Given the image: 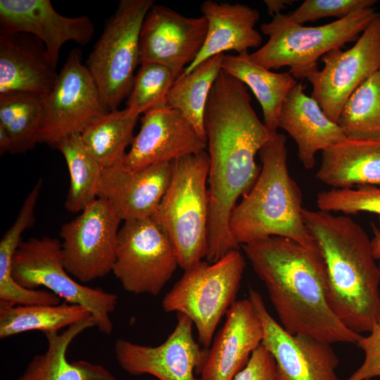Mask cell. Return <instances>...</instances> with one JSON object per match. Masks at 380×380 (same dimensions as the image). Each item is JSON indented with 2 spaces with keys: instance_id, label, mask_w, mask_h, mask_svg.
<instances>
[{
  "instance_id": "6da1fadb",
  "label": "cell",
  "mask_w": 380,
  "mask_h": 380,
  "mask_svg": "<svg viewBox=\"0 0 380 380\" xmlns=\"http://www.w3.org/2000/svg\"><path fill=\"white\" fill-rule=\"evenodd\" d=\"M204 126L210 160L205 259L214 262L239 248L229 231L230 217L255 183L261 169L255 156L272 135L253 108L247 87L223 70L209 94Z\"/></svg>"
},
{
  "instance_id": "7a4b0ae2",
  "label": "cell",
  "mask_w": 380,
  "mask_h": 380,
  "mask_svg": "<svg viewBox=\"0 0 380 380\" xmlns=\"http://www.w3.org/2000/svg\"><path fill=\"white\" fill-rule=\"evenodd\" d=\"M241 248L288 332L331 345L357 344L362 335L347 328L330 307L327 269L319 251L281 236Z\"/></svg>"
},
{
  "instance_id": "3957f363",
  "label": "cell",
  "mask_w": 380,
  "mask_h": 380,
  "mask_svg": "<svg viewBox=\"0 0 380 380\" xmlns=\"http://www.w3.org/2000/svg\"><path fill=\"white\" fill-rule=\"evenodd\" d=\"M303 217L325 262L331 308L351 331L369 332L380 321V272L371 239L346 215L303 208Z\"/></svg>"
},
{
  "instance_id": "277c9868",
  "label": "cell",
  "mask_w": 380,
  "mask_h": 380,
  "mask_svg": "<svg viewBox=\"0 0 380 380\" xmlns=\"http://www.w3.org/2000/svg\"><path fill=\"white\" fill-rule=\"evenodd\" d=\"M286 137L277 133L260 150L259 176L232 211L229 231L239 246L270 236L319 251L303 217V194L288 167Z\"/></svg>"
},
{
  "instance_id": "5b68a950",
  "label": "cell",
  "mask_w": 380,
  "mask_h": 380,
  "mask_svg": "<svg viewBox=\"0 0 380 380\" xmlns=\"http://www.w3.org/2000/svg\"><path fill=\"white\" fill-rule=\"evenodd\" d=\"M209 166L205 151L172 162L169 185L151 216L170 237L184 271L208 251Z\"/></svg>"
},
{
  "instance_id": "8992f818",
  "label": "cell",
  "mask_w": 380,
  "mask_h": 380,
  "mask_svg": "<svg viewBox=\"0 0 380 380\" xmlns=\"http://www.w3.org/2000/svg\"><path fill=\"white\" fill-rule=\"evenodd\" d=\"M380 13L373 7L360 8L348 16L320 26L308 27L294 22L288 14L279 13L260 25L267 42L251 59L269 69L289 67L295 79L305 78L317 61L328 52L356 42Z\"/></svg>"
},
{
  "instance_id": "52a82bcc",
  "label": "cell",
  "mask_w": 380,
  "mask_h": 380,
  "mask_svg": "<svg viewBox=\"0 0 380 380\" xmlns=\"http://www.w3.org/2000/svg\"><path fill=\"white\" fill-rule=\"evenodd\" d=\"M245 265L239 249L214 262L201 261L185 270L165 294L163 310L188 317L196 327L198 343L208 348L222 316L236 301Z\"/></svg>"
},
{
  "instance_id": "ba28073f",
  "label": "cell",
  "mask_w": 380,
  "mask_h": 380,
  "mask_svg": "<svg viewBox=\"0 0 380 380\" xmlns=\"http://www.w3.org/2000/svg\"><path fill=\"white\" fill-rule=\"evenodd\" d=\"M154 4L153 0H121L86 61L108 111L117 110L132 91L134 70L140 65L141 26Z\"/></svg>"
},
{
  "instance_id": "9c48e42d",
  "label": "cell",
  "mask_w": 380,
  "mask_h": 380,
  "mask_svg": "<svg viewBox=\"0 0 380 380\" xmlns=\"http://www.w3.org/2000/svg\"><path fill=\"white\" fill-rule=\"evenodd\" d=\"M11 273L25 289L43 286L65 302L82 306L93 317L100 332L111 334L110 314L115 310L117 295L74 279L65 268L59 239L42 236L22 240L13 257Z\"/></svg>"
},
{
  "instance_id": "30bf717a",
  "label": "cell",
  "mask_w": 380,
  "mask_h": 380,
  "mask_svg": "<svg viewBox=\"0 0 380 380\" xmlns=\"http://www.w3.org/2000/svg\"><path fill=\"white\" fill-rule=\"evenodd\" d=\"M177 267L172 242L151 217L123 222L112 272L126 291L157 296Z\"/></svg>"
},
{
  "instance_id": "8fae6325",
  "label": "cell",
  "mask_w": 380,
  "mask_h": 380,
  "mask_svg": "<svg viewBox=\"0 0 380 380\" xmlns=\"http://www.w3.org/2000/svg\"><path fill=\"white\" fill-rule=\"evenodd\" d=\"M121 219L104 199L96 198L60 230L67 272L88 283L113 271Z\"/></svg>"
},
{
  "instance_id": "7c38bea8",
  "label": "cell",
  "mask_w": 380,
  "mask_h": 380,
  "mask_svg": "<svg viewBox=\"0 0 380 380\" xmlns=\"http://www.w3.org/2000/svg\"><path fill=\"white\" fill-rule=\"evenodd\" d=\"M108 112L95 80L82 62L81 51L73 49L45 97L39 142L53 146L63 138L80 134Z\"/></svg>"
},
{
  "instance_id": "4fadbf2b",
  "label": "cell",
  "mask_w": 380,
  "mask_h": 380,
  "mask_svg": "<svg viewBox=\"0 0 380 380\" xmlns=\"http://www.w3.org/2000/svg\"><path fill=\"white\" fill-rule=\"evenodd\" d=\"M321 61L322 69H312L305 78L312 86L311 97L336 122L349 96L380 68V16L367 26L351 48L331 50Z\"/></svg>"
},
{
  "instance_id": "5bb4252c",
  "label": "cell",
  "mask_w": 380,
  "mask_h": 380,
  "mask_svg": "<svg viewBox=\"0 0 380 380\" xmlns=\"http://www.w3.org/2000/svg\"><path fill=\"white\" fill-rule=\"evenodd\" d=\"M248 294L262 324L261 344L275 361L277 380H341L339 360L331 344L288 332L270 314L258 291L250 288Z\"/></svg>"
},
{
  "instance_id": "9a60e30c",
  "label": "cell",
  "mask_w": 380,
  "mask_h": 380,
  "mask_svg": "<svg viewBox=\"0 0 380 380\" xmlns=\"http://www.w3.org/2000/svg\"><path fill=\"white\" fill-rule=\"evenodd\" d=\"M193 322L177 314V322L167 339L157 346H148L118 339L115 343L116 360L131 375L150 374L159 380H198L207 351L201 349L193 336Z\"/></svg>"
},
{
  "instance_id": "2e32d148",
  "label": "cell",
  "mask_w": 380,
  "mask_h": 380,
  "mask_svg": "<svg viewBox=\"0 0 380 380\" xmlns=\"http://www.w3.org/2000/svg\"><path fill=\"white\" fill-rule=\"evenodd\" d=\"M208 22L153 4L139 35L140 65L156 63L167 67L177 79L196 58L205 41Z\"/></svg>"
},
{
  "instance_id": "e0dca14e",
  "label": "cell",
  "mask_w": 380,
  "mask_h": 380,
  "mask_svg": "<svg viewBox=\"0 0 380 380\" xmlns=\"http://www.w3.org/2000/svg\"><path fill=\"white\" fill-rule=\"evenodd\" d=\"M141 128L122 160L125 167L137 171L160 163H172L200 153L207 141L177 110L164 106L144 114Z\"/></svg>"
},
{
  "instance_id": "ac0fdd59",
  "label": "cell",
  "mask_w": 380,
  "mask_h": 380,
  "mask_svg": "<svg viewBox=\"0 0 380 380\" xmlns=\"http://www.w3.org/2000/svg\"><path fill=\"white\" fill-rule=\"evenodd\" d=\"M18 32L39 38L57 66L63 45L70 41L88 44L95 28L87 15L58 13L50 0H0V34Z\"/></svg>"
},
{
  "instance_id": "d6986e66",
  "label": "cell",
  "mask_w": 380,
  "mask_h": 380,
  "mask_svg": "<svg viewBox=\"0 0 380 380\" xmlns=\"http://www.w3.org/2000/svg\"><path fill=\"white\" fill-rule=\"evenodd\" d=\"M172 163L132 171L122 161L104 167L97 198L106 200L122 222L151 217L169 185Z\"/></svg>"
},
{
  "instance_id": "ffe728a7",
  "label": "cell",
  "mask_w": 380,
  "mask_h": 380,
  "mask_svg": "<svg viewBox=\"0 0 380 380\" xmlns=\"http://www.w3.org/2000/svg\"><path fill=\"white\" fill-rule=\"evenodd\" d=\"M263 330L250 300H236L207 350L198 380H233L261 344Z\"/></svg>"
},
{
  "instance_id": "44dd1931",
  "label": "cell",
  "mask_w": 380,
  "mask_h": 380,
  "mask_svg": "<svg viewBox=\"0 0 380 380\" xmlns=\"http://www.w3.org/2000/svg\"><path fill=\"white\" fill-rule=\"evenodd\" d=\"M58 77L39 38L23 32L0 34V94L25 91L45 98Z\"/></svg>"
},
{
  "instance_id": "7402d4cb",
  "label": "cell",
  "mask_w": 380,
  "mask_h": 380,
  "mask_svg": "<svg viewBox=\"0 0 380 380\" xmlns=\"http://www.w3.org/2000/svg\"><path fill=\"white\" fill-rule=\"evenodd\" d=\"M278 127L296 142L298 159L306 170L314 167L319 151L346 138L339 125L325 115L317 102L305 93V86L298 82L283 103Z\"/></svg>"
},
{
  "instance_id": "603a6c76",
  "label": "cell",
  "mask_w": 380,
  "mask_h": 380,
  "mask_svg": "<svg viewBox=\"0 0 380 380\" xmlns=\"http://www.w3.org/2000/svg\"><path fill=\"white\" fill-rule=\"evenodd\" d=\"M201 11L208 22L205 41L194 61L182 73L224 51H235L240 54L261 45L262 37L255 29L260 18L257 9L239 3L205 0L201 5Z\"/></svg>"
},
{
  "instance_id": "cb8c5ba5",
  "label": "cell",
  "mask_w": 380,
  "mask_h": 380,
  "mask_svg": "<svg viewBox=\"0 0 380 380\" xmlns=\"http://www.w3.org/2000/svg\"><path fill=\"white\" fill-rule=\"evenodd\" d=\"M315 177L331 189L380 186V141L346 137L322 151Z\"/></svg>"
},
{
  "instance_id": "d4e9b609",
  "label": "cell",
  "mask_w": 380,
  "mask_h": 380,
  "mask_svg": "<svg viewBox=\"0 0 380 380\" xmlns=\"http://www.w3.org/2000/svg\"><path fill=\"white\" fill-rule=\"evenodd\" d=\"M95 327L91 315L67 327L65 331L47 332V348L36 355L18 380H118L104 366L86 360L70 362L69 346L86 329Z\"/></svg>"
},
{
  "instance_id": "484cf974",
  "label": "cell",
  "mask_w": 380,
  "mask_h": 380,
  "mask_svg": "<svg viewBox=\"0 0 380 380\" xmlns=\"http://www.w3.org/2000/svg\"><path fill=\"white\" fill-rule=\"evenodd\" d=\"M222 70L251 89L261 106L263 123L271 135L277 134L283 103L297 82L289 71L273 72L253 61L248 52L224 53Z\"/></svg>"
},
{
  "instance_id": "4316f807",
  "label": "cell",
  "mask_w": 380,
  "mask_h": 380,
  "mask_svg": "<svg viewBox=\"0 0 380 380\" xmlns=\"http://www.w3.org/2000/svg\"><path fill=\"white\" fill-rule=\"evenodd\" d=\"M33 202L25 201L13 224L0 241V305H58L61 298L42 289H28L19 285L11 273L12 260L25 230L34 223Z\"/></svg>"
},
{
  "instance_id": "83f0119b",
  "label": "cell",
  "mask_w": 380,
  "mask_h": 380,
  "mask_svg": "<svg viewBox=\"0 0 380 380\" xmlns=\"http://www.w3.org/2000/svg\"><path fill=\"white\" fill-rule=\"evenodd\" d=\"M222 54L213 56L182 73L171 86L165 106L179 110L207 141L204 113L209 94L222 70Z\"/></svg>"
},
{
  "instance_id": "f1b7e54d",
  "label": "cell",
  "mask_w": 380,
  "mask_h": 380,
  "mask_svg": "<svg viewBox=\"0 0 380 380\" xmlns=\"http://www.w3.org/2000/svg\"><path fill=\"white\" fill-rule=\"evenodd\" d=\"M89 315L82 306L65 301L58 305H0V338L35 330L58 331Z\"/></svg>"
},
{
  "instance_id": "f546056e",
  "label": "cell",
  "mask_w": 380,
  "mask_h": 380,
  "mask_svg": "<svg viewBox=\"0 0 380 380\" xmlns=\"http://www.w3.org/2000/svg\"><path fill=\"white\" fill-rule=\"evenodd\" d=\"M53 147L63 155L70 175L64 208L71 213H81L97 198L103 167L89 153L80 134L63 138Z\"/></svg>"
},
{
  "instance_id": "4dcf8cb0",
  "label": "cell",
  "mask_w": 380,
  "mask_h": 380,
  "mask_svg": "<svg viewBox=\"0 0 380 380\" xmlns=\"http://www.w3.org/2000/svg\"><path fill=\"white\" fill-rule=\"evenodd\" d=\"M139 118L129 114L126 108L117 109L97 118L80 133L87 151L103 168L122 161Z\"/></svg>"
},
{
  "instance_id": "1f68e13d",
  "label": "cell",
  "mask_w": 380,
  "mask_h": 380,
  "mask_svg": "<svg viewBox=\"0 0 380 380\" xmlns=\"http://www.w3.org/2000/svg\"><path fill=\"white\" fill-rule=\"evenodd\" d=\"M45 98L25 91L0 94V124L11 135L12 154L25 153L39 142Z\"/></svg>"
},
{
  "instance_id": "d6a6232c",
  "label": "cell",
  "mask_w": 380,
  "mask_h": 380,
  "mask_svg": "<svg viewBox=\"0 0 380 380\" xmlns=\"http://www.w3.org/2000/svg\"><path fill=\"white\" fill-rule=\"evenodd\" d=\"M336 123L347 138L380 141V68L349 96Z\"/></svg>"
},
{
  "instance_id": "836d02e7",
  "label": "cell",
  "mask_w": 380,
  "mask_h": 380,
  "mask_svg": "<svg viewBox=\"0 0 380 380\" xmlns=\"http://www.w3.org/2000/svg\"><path fill=\"white\" fill-rule=\"evenodd\" d=\"M175 80L172 72L163 65L156 63L141 64L127 97L126 108L128 113L140 116L165 106L167 94Z\"/></svg>"
},
{
  "instance_id": "e575fe53",
  "label": "cell",
  "mask_w": 380,
  "mask_h": 380,
  "mask_svg": "<svg viewBox=\"0 0 380 380\" xmlns=\"http://www.w3.org/2000/svg\"><path fill=\"white\" fill-rule=\"evenodd\" d=\"M319 210L330 213H375L380 217V187L365 185L350 189H331L317 196Z\"/></svg>"
},
{
  "instance_id": "d590c367",
  "label": "cell",
  "mask_w": 380,
  "mask_h": 380,
  "mask_svg": "<svg viewBox=\"0 0 380 380\" xmlns=\"http://www.w3.org/2000/svg\"><path fill=\"white\" fill-rule=\"evenodd\" d=\"M376 2L375 0H305L288 15L299 24L328 17L341 19L356 10L372 7Z\"/></svg>"
},
{
  "instance_id": "8d00e7d4",
  "label": "cell",
  "mask_w": 380,
  "mask_h": 380,
  "mask_svg": "<svg viewBox=\"0 0 380 380\" xmlns=\"http://www.w3.org/2000/svg\"><path fill=\"white\" fill-rule=\"evenodd\" d=\"M366 336H362L357 346L364 352L362 365L346 380H371L380 377V321Z\"/></svg>"
},
{
  "instance_id": "74e56055",
  "label": "cell",
  "mask_w": 380,
  "mask_h": 380,
  "mask_svg": "<svg viewBox=\"0 0 380 380\" xmlns=\"http://www.w3.org/2000/svg\"><path fill=\"white\" fill-rule=\"evenodd\" d=\"M233 380H277V367L273 357L260 344Z\"/></svg>"
},
{
  "instance_id": "f35d334b",
  "label": "cell",
  "mask_w": 380,
  "mask_h": 380,
  "mask_svg": "<svg viewBox=\"0 0 380 380\" xmlns=\"http://www.w3.org/2000/svg\"><path fill=\"white\" fill-rule=\"evenodd\" d=\"M295 1L293 0H265L264 2L267 6V13L274 17L285 9L287 6L291 5Z\"/></svg>"
},
{
  "instance_id": "ab89813d",
  "label": "cell",
  "mask_w": 380,
  "mask_h": 380,
  "mask_svg": "<svg viewBox=\"0 0 380 380\" xmlns=\"http://www.w3.org/2000/svg\"><path fill=\"white\" fill-rule=\"evenodd\" d=\"M13 143L12 138L5 127L0 124V155L12 153Z\"/></svg>"
},
{
  "instance_id": "60d3db41",
  "label": "cell",
  "mask_w": 380,
  "mask_h": 380,
  "mask_svg": "<svg viewBox=\"0 0 380 380\" xmlns=\"http://www.w3.org/2000/svg\"><path fill=\"white\" fill-rule=\"evenodd\" d=\"M378 217L380 225V217ZM371 225L373 232V237L371 239L372 253L376 260H380V229L373 223Z\"/></svg>"
},
{
  "instance_id": "b9f144b4",
  "label": "cell",
  "mask_w": 380,
  "mask_h": 380,
  "mask_svg": "<svg viewBox=\"0 0 380 380\" xmlns=\"http://www.w3.org/2000/svg\"><path fill=\"white\" fill-rule=\"evenodd\" d=\"M379 272H380V262L379 264Z\"/></svg>"
}]
</instances>
